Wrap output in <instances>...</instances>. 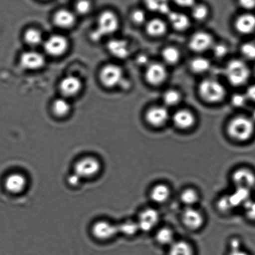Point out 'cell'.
Returning <instances> with one entry per match:
<instances>
[{"mask_svg": "<svg viewBox=\"0 0 255 255\" xmlns=\"http://www.w3.org/2000/svg\"><path fill=\"white\" fill-rule=\"evenodd\" d=\"M120 19L113 11L106 10L99 16L97 24L91 34V38L95 41L115 34L120 28Z\"/></svg>", "mask_w": 255, "mask_h": 255, "instance_id": "cell-1", "label": "cell"}, {"mask_svg": "<svg viewBox=\"0 0 255 255\" xmlns=\"http://www.w3.org/2000/svg\"><path fill=\"white\" fill-rule=\"evenodd\" d=\"M255 124L252 119L238 116L232 119L227 126V133L232 139L237 142H246L252 137Z\"/></svg>", "mask_w": 255, "mask_h": 255, "instance_id": "cell-2", "label": "cell"}, {"mask_svg": "<svg viewBox=\"0 0 255 255\" xmlns=\"http://www.w3.org/2000/svg\"><path fill=\"white\" fill-rule=\"evenodd\" d=\"M225 76L232 85L240 86L249 81L250 70L244 61L233 59L227 64L225 68Z\"/></svg>", "mask_w": 255, "mask_h": 255, "instance_id": "cell-3", "label": "cell"}, {"mask_svg": "<svg viewBox=\"0 0 255 255\" xmlns=\"http://www.w3.org/2000/svg\"><path fill=\"white\" fill-rule=\"evenodd\" d=\"M199 92L203 100L210 103L221 102L227 94L222 84L213 79H207L202 81L199 85Z\"/></svg>", "mask_w": 255, "mask_h": 255, "instance_id": "cell-4", "label": "cell"}, {"mask_svg": "<svg viewBox=\"0 0 255 255\" xmlns=\"http://www.w3.org/2000/svg\"><path fill=\"white\" fill-rule=\"evenodd\" d=\"M100 80L106 88L113 89L121 86L124 79L123 69L116 64H107L101 68Z\"/></svg>", "mask_w": 255, "mask_h": 255, "instance_id": "cell-5", "label": "cell"}, {"mask_svg": "<svg viewBox=\"0 0 255 255\" xmlns=\"http://www.w3.org/2000/svg\"><path fill=\"white\" fill-rule=\"evenodd\" d=\"M44 51L52 57H59L64 55L68 51L69 43L66 37L59 34H53L44 40Z\"/></svg>", "mask_w": 255, "mask_h": 255, "instance_id": "cell-6", "label": "cell"}, {"mask_svg": "<svg viewBox=\"0 0 255 255\" xmlns=\"http://www.w3.org/2000/svg\"><path fill=\"white\" fill-rule=\"evenodd\" d=\"M160 215L157 209L146 208L140 212L137 220L140 231L149 232L158 226Z\"/></svg>", "mask_w": 255, "mask_h": 255, "instance_id": "cell-7", "label": "cell"}, {"mask_svg": "<svg viewBox=\"0 0 255 255\" xmlns=\"http://www.w3.org/2000/svg\"><path fill=\"white\" fill-rule=\"evenodd\" d=\"M19 64L26 70L37 71L46 64L45 57L43 54L34 50L23 52L19 57Z\"/></svg>", "mask_w": 255, "mask_h": 255, "instance_id": "cell-8", "label": "cell"}, {"mask_svg": "<svg viewBox=\"0 0 255 255\" xmlns=\"http://www.w3.org/2000/svg\"><path fill=\"white\" fill-rule=\"evenodd\" d=\"M182 222L187 229L199 230L204 226L205 216L199 209L194 207H186L181 215Z\"/></svg>", "mask_w": 255, "mask_h": 255, "instance_id": "cell-9", "label": "cell"}, {"mask_svg": "<svg viewBox=\"0 0 255 255\" xmlns=\"http://www.w3.org/2000/svg\"><path fill=\"white\" fill-rule=\"evenodd\" d=\"M232 181L235 188L252 190L255 187V174L249 168H239L232 173Z\"/></svg>", "mask_w": 255, "mask_h": 255, "instance_id": "cell-10", "label": "cell"}, {"mask_svg": "<svg viewBox=\"0 0 255 255\" xmlns=\"http://www.w3.org/2000/svg\"><path fill=\"white\" fill-rule=\"evenodd\" d=\"M83 86V82L79 77L68 75L61 79L59 88L63 97L68 98L78 95L81 92Z\"/></svg>", "mask_w": 255, "mask_h": 255, "instance_id": "cell-11", "label": "cell"}, {"mask_svg": "<svg viewBox=\"0 0 255 255\" xmlns=\"http://www.w3.org/2000/svg\"><path fill=\"white\" fill-rule=\"evenodd\" d=\"M76 175L79 177L89 178L95 176L100 172L101 165L97 159L86 157L79 161L76 165Z\"/></svg>", "mask_w": 255, "mask_h": 255, "instance_id": "cell-12", "label": "cell"}, {"mask_svg": "<svg viewBox=\"0 0 255 255\" xmlns=\"http://www.w3.org/2000/svg\"><path fill=\"white\" fill-rule=\"evenodd\" d=\"M189 48L197 53H202L214 46V39L209 33L204 31L197 32L190 39Z\"/></svg>", "mask_w": 255, "mask_h": 255, "instance_id": "cell-13", "label": "cell"}, {"mask_svg": "<svg viewBox=\"0 0 255 255\" xmlns=\"http://www.w3.org/2000/svg\"><path fill=\"white\" fill-rule=\"evenodd\" d=\"M146 81L153 86H158L166 80L167 71L163 64L153 63L148 64L145 71Z\"/></svg>", "mask_w": 255, "mask_h": 255, "instance_id": "cell-14", "label": "cell"}, {"mask_svg": "<svg viewBox=\"0 0 255 255\" xmlns=\"http://www.w3.org/2000/svg\"><path fill=\"white\" fill-rule=\"evenodd\" d=\"M169 113L167 109L162 106H155L149 109L146 113L145 120L150 126L160 128L167 123Z\"/></svg>", "mask_w": 255, "mask_h": 255, "instance_id": "cell-15", "label": "cell"}, {"mask_svg": "<svg viewBox=\"0 0 255 255\" xmlns=\"http://www.w3.org/2000/svg\"><path fill=\"white\" fill-rule=\"evenodd\" d=\"M108 49L111 55L119 59H125L130 55L129 46L123 39H111L108 43Z\"/></svg>", "mask_w": 255, "mask_h": 255, "instance_id": "cell-16", "label": "cell"}, {"mask_svg": "<svg viewBox=\"0 0 255 255\" xmlns=\"http://www.w3.org/2000/svg\"><path fill=\"white\" fill-rule=\"evenodd\" d=\"M54 24L58 28L68 29L74 26L76 23V14L66 9H59L53 16Z\"/></svg>", "mask_w": 255, "mask_h": 255, "instance_id": "cell-17", "label": "cell"}, {"mask_svg": "<svg viewBox=\"0 0 255 255\" xmlns=\"http://www.w3.org/2000/svg\"><path fill=\"white\" fill-rule=\"evenodd\" d=\"M172 121L177 128L182 130H187L195 125L196 119L191 111L182 110L178 111L174 114Z\"/></svg>", "mask_w": 255, "mask_h": 255, "instance_id": "cell-18", "label": "cell"}, {"mask_svg": "<svg viewBox=\"0 0 255 255\" xmlns=\"http://www.w3.org/2000/svg\"><path fill=\"white\" fill-rule=\"evenodd\" d=\"M171 196V190L167 184H157L150 190V200L156 204H163L167 202Z\"/></svg>", "mask_w": 255, "mask_h": 255, "instance_id": "cell-19", "label": "cell"}, {"mask_svg": "<svg viewBox=\"0 0 255 255\" xmlns=\"http://www.w3.org/2000/svg\"><path fill=\"white\" fill-rule=\"evenodd\" d=\"M235 24V28L240 33H252L255 30V16L250 13L242 14L238 17Z\"/></svg>", "mask_w": 255, "mask_h": 255, "instance_id": "cell-20", "label": "cell"}, {"mask_svg": "<svg viewBox=\"0 0 255 255\" xmlns=\"http://www.w3.org/2000/svg\"><path fill=\"white\" fill-rule=\"evenodd\" d=\"M118 232V227L108 222H99L93 227L94 234L101 239H110L115 236Z\"/></svg>", "mask_w": 255, "mask_h": 255, "instance_id": "cell-21", "label": "cell"}, {"mask_svg": "<svg viewBox=\"0 0 255 255\" xmlns=\"http://www.w3.org/2000/svg\"><path fill=\"white\" fill-rule=\"evenodd\" d=\"M26 180L21 174H16L9 175L5 181V187L9 192L13 194H18L25 189Z\"/></svg>", "mask_w": 255, "mask_h": 255, "instance_id": "cell-22", "label": "cell"}, {"mask_svg": "<svg viewBox=\"0 0 255 255\" xmlns=\"http://www.w3.org/2000/svg\"><path fill=\"white\" fill-rule=\"evenodd\" d=\"M168 255H195L194 247L185 240H178L169 246Z\"/></svg>", "mask_w": 255, "mask_h": 255, "instance_id": "cell-23", "label": "cell"}, {"mask_svg": "<svg viewBox=\"0 0 255 255\" xmlns=\"http://www.w3.org/2000/svg\"><path fill=\"white\" fill-rule=\"evenodd\" d=\"M168 18L173 28L176 30H186L190 25L189 17L184 13L170 11L168 14Z\"/></svg>", "mask_w": 255, "mask_h": 255, "instance_id": "cell-24", "label": "cell"}, {"mask_svg": "<svg viewBox=\"0 0 255 255\" xmlns=\"http://www.w3.org/2000/svg\"><path fill=\"white\" fill-rule=\"evenodd\" d=\"M251 190L242 189V188H235V191L229 195L230 202L233 208L240 206L244 207L247 201L250 199Z\"/></svg>", "mask_w": 255, "mask_h": 255, "instance_id": "cell-25", "label": "cell"}, {"mask_svg": "<svg viewBox=\"0 0 255 255\" xmlns=\"http://www.w3.org/2000/svg\"><path fill=\"white\" fill-rule=\"evenodd\" d=\"M52 111L54 115L59 118L68 116L71 111V105L68 99L64 97L56 99L52 104Z\"/></svg>", "mask_w": 255, "mask_h": 255, "instance_id": "cell-26", "label": "cell"}, {"mask_svg": "<svg viewBox=\"0 0 255 255\" xmlns=\"http://www.w3.org/2000/svg\"><path fill=\"white\" fill-rule=\"evenodd\" d=\"M180 199L186 207H194L199 202L200 196L199 192L194 188L188 187L181 192Z\"/></svg>", "mask_w": 255, "mask_h": 255, "instance_id": "cell-27", "label": "cell"}, {"mask_svg": "<svg viewBox=\"0 0 255 255\" xmlns=\"http://www.w3.org/2000/svg\"><path fill=\"white\" fill-rule=\"evenodd\" d=\"M24 40L29 46H38L44 43L43 34L39 29L29 28L24 32Z\"/></svg>", "mask_w": 255, "mask_h": 255, "instance_id": "cell-28", "label": "cell"}, {"mask_svg": "<svg viewBox=\"0 0 255 255\" xmlns=\"http://www.w3.org/2000/svg\"><path fill=\"white\" fill-rule=\"evenodd\" d=\"M155 240L158 244L169 247L175 241L174 232L169 227L160 228L156 232Z\"/></svg>", "mask_w": 255, "mask_h": 255, "instance_id": "cell-29", "label": "cell"}, {"mask_svg": "<svg viewBox=\"0 0 255 255\" xmlns=\"http://www.w3.org/2000/svg\"><path fill=\"white\" fill-rule=\"evenodd\" d=\"M167 31V26L162 19L154 18L146 24V31L150 36L158 37L163 35Z\"/></svg>", "mask_w": 255, "mask_h": 255, "instance_id": "cell-30", "label": "cell"}, {"mask_svg": "<svg viewBox=\"0 0 255 255\" xmlns=\"http://www.w3.org/2000/svg\"><path fill=\"white\" fill-rule=\"evenodd\" d=\"M146 7L149 10L158 12L160 14L170 13L169 0H144Z\"/></svg>", "mask_w": 255, "mask_h": 255, "instance_id": "cell-31", "label": "cell"}, {"mask_svg": "<svg viewBox=\"0 0 255 255\" xmlns=\"http://www.w3.org/2000/svg\"><path fill=\"white\" fill-rule=\"evenodd\" d=\"M180 53L178 49L175 47H167L163 49L162 56L163 61L170 65H174L179 61L180 58Z\"/></svg>", "mask_w": 255, "mask_h": 255, "instance_id": "cell-32", "label": "cell"}, {"mask_svg": "<svg viewBox=\"0 0 255 255\" xmlns=\"http://www.w3.org/2000/svg\"><path fill=\"white\" fill-rule=\"evenodd\" d=\"M190 69L195 73H203L209 70L210 68V62L209 59L197 57L193 59L190 63Z\"/></svg>", "mask_w": 255, "mask_h": 255, "instance_id": "cell-33", "label": "cell"}, {"mask_svg": "<svg viewBox=\"0 0 255 255\" xmlns=\"http://www.w3.org/2000/svg\"><path fill=\"white\" fill-rule=\"evenodd\" d=\"M118 227V231L125 234L126 236H133L137 234L138 231H140L137 221H133L130 220L124 222L120 227Z\"/></svg>", "mask_w": 255, "mask_h": 255, "instance_id": "cell-34", "label": "cell"}, {"mask_svg": "<svg viewBox=\"0 0 255 255\" xmlns=\"http://www.w3.org/2000/svg\"><path fill=\"white\" fill-rule=\"evenodd\" d=\"M181 100V95L179 91L170 90L163 94V101L166 105L174 106L178 105Z\"/></svg>", "mask_w": 255, "mask_h": 255, "instance_id": "cell-35", "label": "cell"}, {"mask_svg": "<svg viewBox=\"0 0 255 255\" xmlns=\"http://www.w3.org/2000/svg\"><path fill=\"white\" fill-rule=\"evenodd\" d=\"M209 14V9L204 4H195L192 8L193 18L198 21L204 20Z\"/></svg>", "mask_w": 255, "mask_h": 255, "instance_id": "cell-36", "label": "cell"}, {"mask_svg": "<svg viewBox=\"0 0 255 255\" xmlns=\"http://www.w3.org/2000/svg\"><path fill=\"white\" fill-rule=\"evenodd\" d=\"M91 8L92 4L90 0H78L75 4L76 13L81 15H85L90 13Z\"/></svg>", "mask_w": 255, "mask_h": 255, "instance_id": "cell-37", "label": "cell"}, {"mask_svg": "<svg viewBox=\"0 0 255 255\" xmlns=\"http://www.w3.org/2000/svg\"><path fill=\"white\" fill-rule=\"evenodd\" d=\"M241 53L245 59L249 60L255 59V44L253 43H246L241 47Z\"/></svg>", "mask_w": 255, "mask_h": 255, "instance_id": "cell-38", "label": "cell"}, {"mask_svg": "<svg viewBox=\"0 0 255 255\" xmlns=\"http://www.w3.org/2000/svg\"><path fill=\"white\" fill-rule=\"evenodd\" d=\"M230 250L229 255H250L242 249L239 239H232L230 242Z\"/></svg>", "mask_w": 255, "mask_h": 255, "instance_id": "cell-39", "label": "cell"}, {"mask_svg": "<svg viewBox=\"0 0 255 255\" xmlns=\"http://www.w3.org/2000/svg\"><path fill=\"white\" fill-rule=\"evenodd\" d=\"M217 207L220 211L224 213H229L234 209L232 207L231 202L229 199V195L223 196L219 200L217 203Z\"/></svg>", "mask_w": 255, "mask_h": 255, "instance_id": "cell-40", "label": "cell"}, {"mask_svg": "<svg viewBox=\"0 0 255 255\" xmlns=\"http://www.w3.org/2000/svg\"><path fill=\"white\" fill-rule=\"evenodd\" d=\"M245 215L250 220L255 221V201L250 199L244 205Z\"/></svg>", "mask_w": 255, "mask_h": 255, "instance_id": "cell-41", "label": "cell"}, {"mask_svg": "<svg viewBox=\"0 0 255 255\" xmlns=\"http://www.w3.org/2000/svg\"><path fill=\"white\" fill-rule=\"evenodd\" d=\"M131 19L136 24H142L145 23L146 20V14L144 11L141 9H136L132 12L131 14Z\"/></svg>", "mask_w": 255, "mask_h": 255, "instance_id": "cell-42", "label": "cell"}, {"mask_svg": "<svg viewBox=\"0 0 255 255\" xmlns=\"http://www.w3.org/2000/svg\"><path fill=\"white\" fill-rule=\"evenodd\" d=\"M213 52L217 58H222L227 55L228 48L224 44H214L212 47Z\"/></svg>", "mask_w": 255, "mask_h": 255, "instance_id": "cell-43", "label": "cell"}, {"mask_svg": "<svg viewBox=\"0 0 255 255\" xmlns=\"http://www.w3.org/2000/svg\"><path fill=\"white\" fill-rule=\"evenodd\" d=\"M247 98L242 94H235L232 98V105L237 108H242L246 105Z\"/></svg>", "mask_w": 255, "mask_h": 255, "instance_id": "cell-44", "label": "cell"}, {"mask_svg": "<svg viewBox=\"0 0 255 255\" xmlns=\"http://www.w3.org/2000/svg\"><path fill=\"white\" fill-rule=\"evenodd\" d=\"M239 4L243 8L253 9L255 8V0H239Z\"/></svg>", "mask_w": 255, "mask_h": 255, "instance_id": "cell-45", "label": "cell"}, {"mask_svg": "<svg viewBox=\"0 0 255 255\" xmlns=\"http://www.w3.org/2000/svg\"><path fill=\"white\" fill-rule=\"evenodd\" d=\"M177 5L183 8H192L195 5V0H174Z\"/></svg>", "mask_w": 255, "mask_h": 255, "instance_id": "cell-46", "label": "cell"}, {"mask_svg": "<svg viewBox=\"0 0 255 255\" xmlns=\"http://www.w3.org/2000/svg\"><path fill=\"white\" fill-rule=\"evenodd\" d=\"M247 99L255 101V84L254 85L250 86L249 88L247 89L246 95Z\"/></svg>", "mask_w": 255, "mask_h": 255, "instance_id": "cell-47", "label": "cell"}, {"mask_svg": "<svg viewBox=\"0 0 255 255\" xmlns=\"http://www.w3.org/2000/svg\"><path fill=\"white\" fill-rule=\"evenodd\" d=\"M137 61L140 65H145L148 63V59L145 54H141V55L137 57Z\"/></svg>", "mask_w": 255, "mask_h": 255, "instance_id": "cell-48", "label": "cell"}, {"mask_svg": "<svg viewBox=\"0 0 255 255\" xmlns=\"http://www.w3.org/2000/svg\"><path fill=\"white\" fill-rule=\"evenodd\" d=\"M252 120L253 121H255V110L254 111V112L252 113Z\"/></svg>", "mask_w": 255, "mask_h": 255, "instance_id": "cell-49", "label": "cell"}]
</instances>
